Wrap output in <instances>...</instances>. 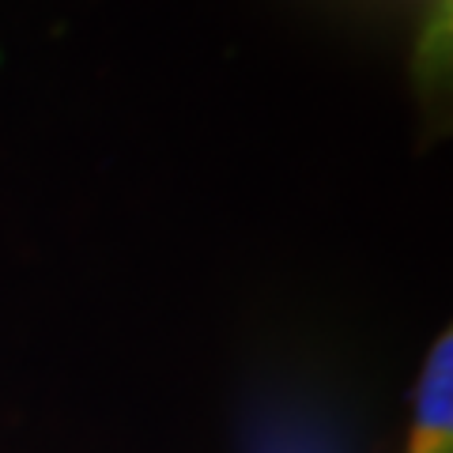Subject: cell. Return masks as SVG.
Listing matches in <instances>:
<instances>
[{
  "instance_id": "1",
  "label": "cell",
  "mask_w": 453,
  "mask_h": 453,
  "mask_svg": "<svg viewBox=\"0 0 453 453\" xmlns=\"http://www.w3.org/2000/svg\"><path fill=\"white\" fill-rule=\"evenodd\" d=\"M404 453H453V336L442 333L419 371Z\"/></svg>"
}]
</instances>
